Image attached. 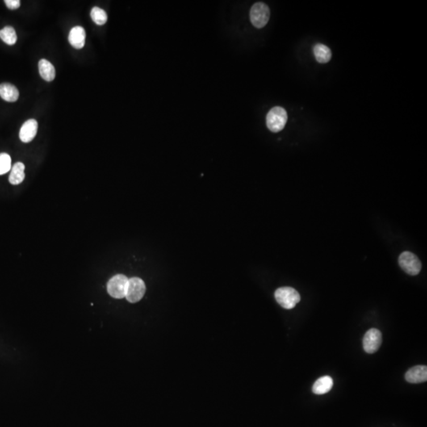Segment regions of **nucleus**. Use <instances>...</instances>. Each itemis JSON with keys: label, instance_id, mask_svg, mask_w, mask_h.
<instances>
[{"label": "nucleus", "instance_id": "1", "mask_svg": "<svg viewBox=\"0 0 427 427\" xmlns=\"http://www.w3.org/2000/svg\"><path fill=\"white\" fill-rule=\"evenodd\" d=\"M274 298L278 304L286 310L294 308L301 301L299 293L295 289L288 286L277 289L274 293Z\"/></svg>", "mask_w": 427, "mask_h": 427}, {"label": "nucleus", "instance_id": "2", "mask_svg": "<svg viewBox=\"0 0 427 427\" xmlns=\"http://www.w3.org/2000/svg\"><path fill=\"white\" fill-rule=\"evenodd\" d=\"M287 121V114L283 108L276 106L269 111L267 115L266 123L269 129L272 132L282 131Z\"/></svg>", "mask_w": 427, "mask_h": 427}, {"label": "nucleus", "instance_id": "3", "mask_svg": "<svg viewBox=\"0 0 427 427\" xmlns=\"http://www.w3.org/2000/svg\"><path fill=\"white\" fill-rule=\"evenodd\" d=\"M270 18V9L264 2H256L250 10V20L256 28L265 27Z\"/></svg>", "mask_w": 427, "mask_h": 427}, {"label": "nucleus", "instance_id": "4", "mask_svg": "<svg viewBox=\"0 0 427 427\" xmlns=\"http://www.w3.org/2000/svg\"><path fill=\"white\" fill-rule=\"evenodd\" d=\"M128 279L123 274H116L108 282L107 290L110 296L117 299L125 298Z\"/></svg>", "mask_w": 427, "mask_h": 427}, {"label": "nucleus", "instance_id": "5", "mask_svg": "<svg viewBox=\"0 0 427 427\" xmlns=\"http://www.w3.org/2000/svg\"><path fill=\"white\" fill-rule=\"evenodd\" d=\"M399 265L410 275H417L422 269V263L417 256L411 252H403L399 257Z\"/></svg>", "mask_w": 427, "mask_h": 427}, {"label": "nucleus", "instance_id": "6", "mask_svg": "<svg viewBox=\"0 0 427 427\" xmlns=\"http://www.w3.org/2000/svg\"><path fill=\"white\" fill-rule=\"evenodd\" d=\"M146 292V285L143 279L138 277L128 279L126 299L131 303H136L141 300Z\"/></svg>", "mask_w": 427, "mask_h": 427}, {"label": "nucleus", "instance_id": "7", "mask_svg": "<svg viewBox=\"0 0 427 427\" xmlns=\"http://www.w3.org/2000/svg\"><path fill=\"white\" fill-rule=\"evenodd\" d=\"M382 332L377 328H371L364 336L362 342L364 350L367 354H374L382 345Z\"/></svg>", "mask_w": 427, "mask_h": 427}, {"label": "nucleus", "instance_id": "8", "mask_svg": "<svg viewBox=\"0 0 427 427\" xmlns=\"http://www.w3.org/2000/svg\"><path fill=\"white\" fill-rule=\"evenodd\" d=\"M38 123L36 119H30L23 123L19 132V138L23 143H30L36 136Z\"/></svg>", "mask_w": 427, "mask_h": 427}, {"label": "nucleus", "instance_id": "9", "mask_svg": "<svg viewBox=\"0 0 427 427\" xmlns=\"http://www.w3.org/2000/svg\"><path fill=\"white\" fill-rule=\"evenodd\" d=\"M405 379L411 384L423 383L427 381V367L426 366H415L406 373Z\"/></svg>", "mask_w": 427, "mask_h": 427}, {"label": "nucleus", "instance_id": "10", "mask_svg": "<svg viewBox=\"0 0 427 427\" xmlns=\"http://www.w3.org/2000/svg\"><path fill=\"white\" fill-rule=\"evenodd\" d=\"M68 40L76 49L83 48L85 43V32L81 26H76L70 31Z\"/></svg>", "mask_w": 427, "mask_h": 427}, {"label": "nucleus", "instance_id": "11", "mask_svg": "<svg viewBox=\"0 0 427 427\" xmlns=\"http://www.w3.org/2000/svg\"><path fill=\"white\" fill-rule=\"evenodd\" d=\"M333 380L329 376H324L316 380L312 386V390L316 395H323L332 389Z\"/></svg>", "mask_w": 427, "mask_h": 427}, {"label": "nucleus", "instance_id": "12", "mask_svg": "<svg viewBox=\"0 0 427 427\" xmlns=\"http://www.w3.org/2000/svg\"><path fill=\"white\" fill-rule=\"evenodd\" d=\"M0 97L6 102H16L19 98V91L12 84L2 83L0 85Z\"/></svg>", "mask_w": 427, "mask_h": 427}, {"label": "nucleus", "instance_id": "13", "mask_svg": "<svg viewBox=\"0 0 427 427\" xmlns=\"http://www.w3.org/2000/svg\"><path fill=\"white\" fill-rule=\"evenodd\" d=\"M38 68H39L40 76L45 81H52V80L55 79L56 70H55L54 66L48 60H44V59L40 60L39 61V64H38Z\"/></svg>", "mask_w": 427, "mask_h": 427}, {"label": "nucleus", "instance_id": "14", "mask_svg": "<svg viewBox=\"0 0 427 427\" xmlns=\"http://www.w3.org/2000/svg\"><path fill=\"white\" fill-rule=\"evenodd\" d=\"M25 165L22 162H17L11 169L9 181L11 185H17L22 183L25 179Z\"/></svg>", "mask_w": 427, "mask_h": 427}, {"label": "nucleus", "instance_id": "15", "mask_svg": "<svg viewBox=\"0 0 427 427\" xmlns=\"http://www.w3.org/2000/svg\"><path fill=\"white\" fill-rule=\"evenodd\" d=\"M314 56L320 64H326L332 58V52L328 47L323 44H316L313 48Z\"/></svg>", "mask_w": 427, "mask_h": 427}, {"label": "nucleus", "instance_id": "16", "mask_svg": "<svg viewBox=\"0 0 427 427\" xmlns=\"http://www.w3.org/2000/svg\"><path fill=\"white\" fill-rule=\"evenodd\" d=\"M0 38L6 44L13 45L17 41L16 32L11 26H6L0 30Z\"/></svg>", "mask_w": 427, "mask_h": 427}, {"label": "nucleus", "instance_id": "17", "mask_svg": "<svg viewBox=\"0 0 427 427\" xmlns=\"http://www.w3.org/2000/svg\"><path fill=\"white\" fill-rule=\"evenodd\" d=\"M90 16H91L92 20L94 21L96 24L99 25V26L106 24L108 20L107 14H106V11L99 8L98 6H95L92 9Z\"/></svg>", "mask_w": 427, "mask_h": 427}, {"label": "nucleus", "instance_id": "18", "mask_svg": "<svg viewBox=\"0 0 427 427\" xmlns=\"http://www.w3.org/2000/svg\"><path fill=\"white\" fill-rule=\"evenodd\" d=\"M11 169V158L8 154H0V175L8 173Z\"/></svg>", "mask_w": 427, "mask_h": 427}, {"label": "nucleus", "instance_id": "19", "mask_svg": "<svg viewBox=\"0 0 427 427\" xmlns=\"http://www.w3.org/2000/svg\"><path fill=\"white\" fill-rule=\"evenodd\" d=\"M4 2L10 10H16L21 6V2L19 0H5Z\"/></svg>", "mask_w": 427, "mask_h": 427}]
</instances>
